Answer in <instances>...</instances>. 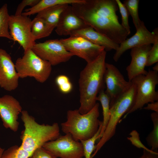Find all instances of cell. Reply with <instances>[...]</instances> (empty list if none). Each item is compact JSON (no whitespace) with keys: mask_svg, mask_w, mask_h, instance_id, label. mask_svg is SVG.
I'll use <instances>...</instances> for the list:
<instances>
[{"mask_svg":"<svg viewBox=\"0 0 158 158\" xmlns=\"http://www.w3.org/2000/svg\"><path fill=\"white\" fill-rule=\"evenodd\" d=\"M71 5L87 25L117 43L120 44L129 35L118 20L116 0H85Z\"/></svg>","mask_w":158,"mask_h":158,"instance_id":"1","label":"cell"},{"mask_svg":"<svg viewBox=\"0 0 158 158\" xmlns=\"http://www.w3.org/2000/svg\"><path fill=\"white\" fill-rule=\"evenodd\" d=\"M106 52L104 50L93 61L87 63L81 71L78 80L80 106L79 112L84 114L90 111L96 103V98L105 84Z\"/></svg>","mask_w":158,"mask_h":158,"instance_id":"2","label":"cell"},{"mask_svg":"<svg viewBox=\"0 0 158 158\" xmlns=\"http://www.w3.org/2000/svg\"><path fill=\"white\" fill-rule=\"evenodd\" d=\"M21 114L24 129L21 133L20 146L31 154L46 143L55 140L60 135L57 123L51 125L40 124L27 111L23 110Z\"/></svg>","mask_w":158,"mask_h":158,"instance_id":"3","label":"cell"},{"mask_svg":"<svg viewBox=\"0 0 158 158\" xmlns=\"http://www.w3.org/2000/svg\"><path fill=\"white\" fill-rule=\"evenodd\" d=\"M99 104L86 114H80L78 109L68 110L66 121L61 124V130L65 134H70L74 140H85L93 136L97 131L101 121L99 116Z\"/></svg>","mask_w":158,"mask_h":158,"instance_id":"4","label":"cell"},{"mask_svg":"<svg viewBox=\"0 0 158 158\" xmlns=\"http://www.w3.org/2000/svg\"><path fill=\"white\" fill-rule=\"evenodd\" d=\"M136 95V87L132 83L128 90L110 104V119L102 136L96 145L93 156H95L104 144L115 135L117 125L121 117L133 106Z\"/></svg>","mask_w":158,"mask_h":158,"instance_id":"5","label":"cell"},{"mask_svg":"<svg viewBox=\"0 0 158 158\" xmlns=\"http://www.w3.org/2000/svg\"><path fill=\"white\" fill-rule=\"evenodd\" d=\"M15 65L19 78L33 77L42 83L48 79L52 70L49 63L38 56L32 49L25 51L23 56L17 59Z\"/></svg>","mask_w":158,"mask_h":158,"instance_id":"6","label":"cell"},{"mask_svg":"<svg viewBox=\"0 0 158 158\" xmlns=\"http://www.w3.org/2000/svg\"><path fill=\"white\" fill-rule=\"evenodd\" d=\"M158 72L149 70L145 75L136 76L131 81L135 85L136 95L134 104L124 116L141 109L145 104L158 101V92L155 90L158 84Z\"/></svg>","mask_w":158,"mask_h":158,"instance_id":"7","label":"cell"},{"mask_svg":"<svg viewBox=\"0 0 158 158\" xmlns=\"http://www.w3.org/2000/svg\"><path fill=\"white\" fill-rule=\"evenodd\" d=\"M43 147L54 156L60 158H82V145L75 140L70 133L60 135L54 140L46 143Z\"/></svg>","mask_w":158,"mask_h":158,"instance_id":"8","label":"cell"},{"mask_svg":"<svg viewBox=\"0 0 158 158\" xmlns=\"http://www.w3.org/2000/svg\"><path fill=\"white\" fill-rule=\"evenodd\" d=\"M32 20L22 14L10 15L8 23L9 33L12 40L16 42L24 51L32 49L36 44L31 32Z\"/></svg>","mask_w":158,"mask_h":158,"instance_id":"9","label":"cell"},{"mask_svg":"<svg viewBox=\"0 0 158 158\" xmlns=\"http://www.w3.org/2000/svg\"><path fill=\"white\" fill-rule=\"evenodd\" d=\"M32 49L37 55L48 61L52 66L65 62L74 56L66 50L58 39L36 43Z\"/></svg>","mask_w":158,"mask_h":158,"instance_id":"10","label":"cell"},{"mask_svg":"<svg viewBox=\"0 0 158 158\" xmlns=\"http://www.w3.org/2000/svg\"><path fill=\"white\" fill-rule=\"evenodd\" d=\"M66 50L87 63L95 60L104 50V47L92 43L82 37L72 36L59 40Z\"/></svg>","mask_w":158,"mask_h":158,"instance_id":"11","label":"cell"},{"mask_svg":"<svg viewBox=\"0 0 158 158\" xmlns=\"http://www.w3.org/2000/svg\"><path fill=\"white\" fill-rule=\"evenodd\" d=\"M104 80L106 88L105 91L109 98L110 104L128 90L132 84L131 81L125 80L115 66L106 63Z\"/></svg>","mask_w":158,"mask_h":158,"instance_id":"12","label":"cell"},{"mask_svg":"<svg viewBox=\"0 0 158 158\" xmlns=\"http://www.w3.org/2000/svg\"><path fill=\"white\" fill-rule=\"evenodd\" d=\"M158 28H156L153 32H150L142 21L139 28L136 30V33L131 37L126 38L120 44L116 51L113 58L117 61L122 55L128 49L133 47L146 44H154L158 37Z\"/></svg>","mask_w":158,"mask_h":158,"instance_id":"13","label":"cell"},{"mask_svg":"<svg viewBox=\"0 0 158 158\" xmlns=\"http://www.w3.org/2000/svg\"><path fill=\"white\" fill-rule=\"evenodd\" d=\"M22 111L19 102L12 96L5 95L0 97V117L6 128L14 132L18 131V116Z\"/></svg>","mask_w":158,"mask_h":158,"instance_id":"14","label":"cell"},{"mask_svg":"<svg viewBox=\"0 0 158 158\" xmlns=\"http://www.w3.org/2000/svg\"><path fill=\"white\" fill-rule=\"evenodd\" d=\"M19 78L11 56L0 49V87L7 91L14 90L18 86Z\"/></svg>","mask_w":158,"mask_h":158,"instance_id":"15","label":"cell"},{"mask_svg":"<svg viewBox=\"0 0 158 158\" xmlns=\"http://www.w3.org/2000/svg\"><path fill=\"white\" fill-rule=\"evenodd\" d=\"M151 44L133 47L131 49V60L126 68L129 81L140 75H146L148 71L145 69Z\"/></svg>","mask_w":158,"mask_h":158,"instance_id":"16","label":"cell"},{"mask_svg":"<svg viewBox=\"0 0 158 158\" xmlns=\"http://www.w3.org/2000/svg\"><path fill=\"white\" fill-rule=\"evenodd\" d=\"M88 26L74 13L71 5H69L61 13L55 31L59 35H70L73 31Z\"/></svg>","mask_w":158,"mask_h":158,"instance_id":"17","label":"cell"},{"mask_svg":"<svg viewBox=\"0 0 158 158\" xmlns=\"http://www.w3.org/2000/svg\"><path fill=\"white\" fill-rule=\"evenodd\" d=\"M70 36H78L84 37L94 44L104 47L106 52L112 50L116 51L119 46V44L90 26L73 31Z\"/></svg>","mask_w":158,"mask_h":158,"instance_id":"18","label":"cell"},{"mask_svg":"<svg viewBox=\"0 0 158 158\" xmlns=\"http://www.w3.org/2000/svg\"><path fill=\"white\" fill-rule=\"evenodd\" d=\"M55 28L40 17H35L32 21L31 32L35 41L49 36Z\"/></svg>","mask_w":158,"mask_h":158,"instance_id":"19","label":"cell"},{"mask_svg":"<svg viewBox=\"0 0 158 158\" xmlns=\"http://www.w3.org/2000/svg\"><path fill=\"white\" fill-rule=\"evenodd\" d=\"M85 0H41L35 6L26 9L25 12L22 15L28 16L38 13L46 8L56 5L74 3H81L84 2Z\"/></svg>","mask_w":158,"mask_h":158,"instance_id":"20","label":"cell"},{"mask_svg":"<svg viewBox=\"0 0 158 158\" xmlns=\"http://www.w3.org/2000/svg\"><path fill=\"white\" fill-rule=\"evenodd\" d=\"M69 5L60 4L46 8L38 13L36 17L42 18L56 27L61 13Z\"/></svg>","mask_w":158,"mask_h":158,"instance_id":"21","label":"cell"},{"mask_svg":"<svg viewBox=\"0 0 158 158\" xmlns=\"http://www.w3.org/2000/svg\"><path fill=\"white\" fill-rule=\"evenodd\" d=\"M96 100L99 101L102 109L103 121H102V128L98 137V139L102 136L109 122L110 117V100L105 92L104 89H102L99 93L96 98Z\"/></svg>","mask_w":158,"mask_h":158,"instance_id":"22","label":"cell"},{"mask_svg":"<svg viewBox=\"0 0 158 158\" xmlns=\"http://www.w3.org/2000/svg\"><path fill=\"white\" fill-rule=\"evenodd\" d=\"M153 128L146 138L148 145L151 150L157 151L158 148V113L153 112L151 114Z\"/></svg>","mask_w":158,"mask_h":158,"instance_id":"23","label":"cell"},{"mask_svg":"<svg viewBox=\"0 0 158 158\" xmlns=\"http://www.w3.org/2000/svg\"><path fill=\"white\" fill-rule=\"evenodd\" d=\"M10 16L7 5L5 4L0 8V37H4L12 40L8 30V23Z\"/></svg>","mask_w":158,"mask_h":158,"instance_id":"24","label":"cell"},{"mask_svg":"<svg viewBox=\"0 0 158 158\" xmlns=\"http://www.w3.org/2000/svg\"><path fill=\"white\" fill-rule=\"evenodd\" d=\"M139 0H125L123 3L132 18L136 30L139 28L142 21L140 20L139 16Z\"/></svg>","mask_w":158,"mask_h":158,"instance_id":"25","label":"cell"},{"mask_svg":"<svg viewBox=\"0 0 158 158\" xmlns=\"http://www.w3.org/2000/svg\"><path fill=\"white\" fill-rule=\"evenodd\" d=\"M102 121H101L97 131L93 136L88 139L80 141L83 146L85 158H91L92 153L95 150V142L98 139L102 130Z\"/></svg>","mask_w":158,"mask_h":158,"instance_id":"26","label":"cell"},{"mask_svg":"<svg viewBox=\"0 0 158 158\" xmlns=\"http://www.w3.org/2000/svg\"><path fill=\"white\" fill-rule=\"evenodd\" d=\"M32 154L20 146L14 145L4 150L1 158H28Z\"/></svg>","mask_w":158,"mask_h":158,"instance_id":"27","label":"cell"},{"mask_svg":"<svg viewBox=\"0 0 158 158\" xmlns=\"http://www.w3.org/2000/svg\"><path fill=\"white\" fill-rule=\"evenodd\" d=\"M121 16L122 26L129 35L130 33V27L128 22L129 13L123 4L120 0H116Z\"/></svg>","mask_w":158,"mask_h":158,"instance_id":"28","label":"cell"},{"mask_svg":"<svg viewBox=\"0 0 158 158\" xmlns=\"http://www.w3.org/2000/svg\"><path fill=\"white\" fill-rule=\"evenodd\" d=\"M148 53L146 66H151L158 61V37Z\"/></svg>","mask_w":158,"mask_h":158,"instance_id":"29","label":"cell"},{"mask_svg":"<svg viewBox=\"0 0 158 158\" xmlns=\"http://www.w3.org/2000/svg\"><path fill=\"white\" fill-rule=\"evenodd\" d=\"M130 136L127 137V139L131 142L132 144L135 146L139 148H142L147 151L151 152H154L151 150H150L142 142L140 139L139 134L136 130L132 131L130 133Z\"/></svg>","mask_w":158,"mask_h":158,"instance_id":"30","label":"cell"},{"mask_svg":"<svg viewBox=\"0 0 158 158\" xmlns=\"http://www.w3.org/2000/svg\"><path fill=\"white\" fill-rule=\"evenodd\" d=\"M28 158H58L42 147L36 150Z\"/></svg>","mask_w":158,"mask_h":158,"instance_id":"31","label":"cell"},{"mask_svg":"<svg viewBox=\"0 0 158 158\" xmlns=\"http://www.w3.org/2000/svg\"><path fill=\"white\" fill-rule=\"evenodd\" d=\"M40 0H23L18 5L16 9L15 15L18 16L22 14V11L25 7L30 6L32 7L36 5Z\"/></svg>","mask_w":158,"mask_h":158,"instance_id":"32","label":"cell"},{"mask_svg":"<svg viewBox=\"0 0 158 158\" xmlns=\"http://www.w3.org/2000/svg\"><path fill=\"white\" fill-rule=\"evenodd\" d=\"M60 91L62 93H70L73 89V85L70 81L64 83L58 87Z\"/></svg>","mask_w":158,"mask_h":158,"instance_id":"33","label":"cell"},{"mask_svg":"<svg viewBox=\"0 0 158 158\" xmlns=\"http://www.w3.org/2000/svg\"><path fill=\"white\" fill-rule=\"evenodd\" d=\"M138 158H158V152L157 151L151 152L143 150L142 154Z\"/></svg>","mask_w":158,"mask_h":158,"instance_id":"34","label":"cell"},{"mask_svg":"<svg viewBox=\"0 0 158 158\" xmlns=\"http://www.w3.org/2000/svg\"><path fill=\"white\" fill-rule=\"evenodd\" d=\"M69 81V78L67 76L63 75L58 76L55 80V83L58 87Z\"/></svg>","mask_w":158,"mask_h":158,"instance_id":"35","label":"cell"},{"mask_svg":"<svg viewBox=\"0 0 158 158\" xmlns=\"http://www.w3.org/2000/svg\"><path fill=\"white\" fill-rule=\"evenodd\" d=\"M143 109L146 110H151L158 113V101L147 104V105Z\"/></svg>","mask_w":158,"mask_h":158,"instance_id":"36","label":"cell"},{"mask_svg":"<svg viewBox=\"0 0 158 158\" xmlns=\"http://www.w3.org/2000/svg\"><path fill=\"white\" fill-rule=\"evenodd\" d=\"M153 71L158 72V62L156 63V64L153 67Z\"/></svg>","mask_w":158,"mask_h":158,"instance_id":"37","label":"cell"},{"mask_svg":"<svg viewBox=\"0 0 158 158\" xmlns=\"http://www.w3.org/2000/svg\"><path fill=\"white\" fill-rule=\"evenodd\" d=\"M4 149L1 148L0 150V158H1V157L2 155V154L4 152Z\"/></svg>","mask_w":158,"mask_h":158,"instance_id":"38","label":"cell"},{"mask_svg":"<svg viewBox=\"0 0 158 158\" xmlns=\"http://www.w3.org/2000/svg\"><path fill=\"white\" fill-rule=\"evenodd\" d=\"M1 148V147H0V150Z\"/></svg>","mask_w":158,"mask_h":158,"instance_id":"39","label":"cell"}]
</instances>
